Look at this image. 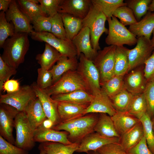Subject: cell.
Wrapping results in <instances>:
<instances>
[{"label":"cell","mask_w":154,"mask_h":154,"mask_svg":"<svg viewBox=\"0 0 154 154\" xmlns=\"http://www.w3.org/2000/svg\"><path fill=\"white\" fill-rule=\"evenodd\" d=\"M28 34L25 33H15L5 40L2 46L3 51L0 56L5 62L16 69L24 61L29 49Z\"/></svg>","instance_id":"cell-1"},{"label":"cell","mask_w":154,"mask_h":154,"mask_svg":"<svg viewBox=\"0 0 154 154\" xmlns=\"http://www.w3.org/2000/svg\"><path fill=\"white\" fill-rule=\"evenodd\" d=\"M98 114H88L70 121L61 123L52 129L68 132V138L70 141L80 143L84 137L94 132V126L99 117Z\"/></svg>","instance_id":"cell-2"},{"label":"cell","mask_w":154,"mask_h":154,"mask_svg":"<svg viewBox=\"0 0 154 154\" xmlns=\"http://www.w3.org/2000/svg\"><path fill=\"white\" fill-rule=\"evenodd\" d=\"M92 2L89 11L82 19V26L89 28L92 47L98 51L101 50L99 43L101 36L104 33L106 34L108 33V29L105 25L107 18L99 6Z\"/></svg>","instance_id":"cell-3"},{"label":"cell","mask_w":154,"mask_h":154,"mask_svg":"<svg viewBox=\"0 0 154 154\" xmlns=\"http://www.w3.org/2000/svg\"><path fill=\"white\" fill-rule=\"evenodd\" d=\"M51 96L84 90L91 94L88 87L76 70L69 71L47 88L43 90Z\"/></svg>","instance_id":"cell-4"},{"label":"cell","mask_w":154,"mask_h":154,"mask_svg":"<svg viewBox=\"0 0 154 154\" xmlns=\"http://www.w3.org/2000/svg\"><path fill=\"white\" fill-rule=\"evenodd\" d=\"M108 24V35L105 39L109 46H121L126 44L131 46L137 44V38L113 16L107 18Z\"/></svg>","instance_id":"cell-5"},{"label":"cell","mask_w":154,"mask_h":154,"mask_svg":"<svg viewBox=\"0 0 154 154\" xmlns=\"http://www.w3.org/2000/svg\"><path fill=\"white\" fill-rule=\"evenodd\" d=\"M14 128L16 131L14 145L28 151L31 150L35 145L34 139L35 131L23 111L19 112L17 115L15 119Z\"/></svg>","instance_id":"cell-6"},{"label":"cell","mask_w":154,"mask_h":154,"mask_svg":"<svg viewBox=\"0 0 154 154\" xmlns=\"http://www.w3.org/2000/svg\"><path fill=\"white\" fill-rule=\"evenodd\" d=\"M116 48V46L114 45L104 47L98 51L93 61L99 73L100 85L114 75Z\"/></svg>","instance_id":"cell-7"},{"label":"cell","mask_w":154,"mask_h":154,"mask_svg":"<svg viewBox=\"0 0 154 154\" xmlns=\"http://www.w3.org/2000/svg\"><path fill=\"white\" fill-rule=\"evenodd\" d=\"M77 71L81 76L94 96L102 90L99 72L93 61L87 58L83 54L79 58Z\"/></svg>","instance_id":"cell-8"},{"label":"cell","mask_w":154,"mask_h":154,"mask_svg":"<svg viewBox=\"0 0 154 154\" xmlns=\"http://www.w3.org/2000/svg\"><path fill=\"white\" fill-rule=\"evenodd\" d=\"M30 34L33 40L47 43L62 56L68 58L77 56L76 48L72 41L59 38L48 32H36L33 31Z\"/></svg>","instance_id":"cell-9"},{"label":"cell","mask_w":154,"mask_h":154,"mask_svg":"<svg viewBox=\"0 0 154 154\" xmlns=\"http://www.w3.org/2000/svg\"><path fill=\"white\" fill-rule=\"evenodd\" d=\"M37 97L31 85H24L16 92L1 94L0 104L9 105L19 112H23L29 102Z\"/></svg>","instance_id":"cell-10"},{"label":"cell","mask_w":154,"mask_h":154,"mask_svg":"<svg viewBox=\"0 0 154 154\" xmlns=\"http://www.w3.org/2000/svg\"><path fill=\"white\" fill-rule=\"evenodd\" d=\"M144 37L137 38L136 46L128 50L129 72L140 66L144 65L145 62L154 50L150 41Z\"/></svg>","instance_id":"cell-11"},{"label":"cell","mask_w":154,"mask_h":154,"mask_svg":"<svg viewBox=\"0 0 154 154\" xmlns=\"http://www.w3.org/2000/svg\"><path fill=\"white\" fill-rule=\"evenodd\" d=\"M19 112L9 105L0 104V135L13 145L15 141L13 134L15 119Z\"/></svg>","instance_id":"cell-12"},{"label":"cell","mask_w":154,"mask_h":154,"mask_svg":"<svg viewBox=\"0 0 154 154\" xmlns=\"http://www.w3.org/2000/svg\"><path fill=\"white\" fill-rule=\"evenodd\" d=\"M5 14L7 21L11 22L14 25L15 33L22 32L30 34L34 31L30 20L21 11L17 1L12 0Z\"/></svg>","instance_id":"cell-13"},{"label":"cell","mask_w":154,"mask_h":154,"mask_svg":"<svg viewBox=\"0 0 154 154\" xmlns=\"http://www.w3.org/2000/svg\"><path fill=\"white\" fill-rule=\"evenodd\" d=\"M144 65L131 70L124 76L126 90L134 95L143 93L147 82L144 76Z\"/></svg>","instance_id":"cell-14"},{"label":"cell","mask_w":154,"mask_h":154,"mask_svg":"<svg viewBox=\"0 0 154 154\" xmlns=\"http://www.w3.org/2000/svg\"><path fill=\"white\" fill-rule=\"evenodd\" d=\"M72 41L76 48L78 58L82 53L88 59L93 61L98 51L94 50L92 47L90 30L88 27H83Z\"/></svg>","instance_id":"cell-15"},{"label":"cell","mask_w":154,"mask_h":154,"mask_svg":"<svg viewBox=\"0 0 154 154\" xmlns=\"http://www.w3.org/2000/svg\"><path fill=\"white\" fill-rule=\"evenodd\" d=\"M31 86L41 102L46 117L52 121L54 126L61 123L58 113V102L53 100L43 90L39 88L36 82H33Z\"/></svg>","instance_id":"cell-16"},{"label":"cell","mask_w":154,"mask_h":154,"mask_svg":"<svg viewBox=\"0 0 154 154\" xmlns=\"http://www.w3.org/2000/svg\"><path fill=\"white\" fill-rule=\"evenodd\" d=\"M92 4V0H62L58 13L68 14L83 19L89 11Z\"/></svg>","instance_id":"cell-17"},{"label":"cell","mask_w":154,"mask_h":154,"mask_svg":"<svg viewBox=\"0 0 154 154\" xmlns=\"http://www.w3.org/2000/svg\"><path fill=\"white\" fill-rule=\"evenodd\" d=\"M119 138H108L96 132H92L84 137L80 142L76 152H85L90 151H96L103 146L113 143H119Z\"/></svg>","instance_id":"cell-18"},{"label":"cell","mask_w":154,"mask_h":154,"mask_svg":"<svg viewBox=\"0 0 154 154\" xmlns=\"http://www.w3.org/2000/svg\"><path fill=\"white\" fill-rule=\"evenodd\" d=\"M116 112L110 98L102 90L100 92L94 96L92 101L86 110L85 114L104 113L111 117Z\"/></svg>","instance_id":"cell-19"},{"label":"cell","mask_w":154,"mask_h":154,"mask_svg":"<svg viewBox=\"0 0 154 154\" xmlns=\"http://www.w3.org/2000/svg\"><path fill=\"white\" fill-rule=\"evenodd\" d=\"M57 102L58 113L61 123L69 122L85 115L86 110L89 106Z\"/></svg>","instance_id":"cell-20"},{"label":"cell","mask_w":154,"mask_h":154,"mask_svg":"<svg viewBox=\"0 0 154 154\" xmlns=\"http://www.w3.org/2000/svg\"><path fill=\"white\" fill-rule=\"evenodd\" d=\"M23 112L31 126L34 131L47 118L41 102L37 97L29 102Z\"/></svg>","instance_id":"cell-21"},{"label":"cell","mask_w":154,"mask_h":154,"mask_svg":"<svg viewBox=\"0 0 154 154\" xmlns=\"http://www.w3.org/2000/svg\"><path fill=\"white\" fill-rule=\"evenodd\" d=\"M68 134L65 131H60L52 129L38 128L34 131V139L35 142L40 143L53 142L68 145L72 143L68 139Z\"/></svg>","instance_id":"cell-22"},{"label":"cell","mask_w":154,"mask_h":154,"mask_svg":"<svg viewBox=\"0 0 154 154\" xmlns=\"http://www.w3.org/2000/svg\"><path fill=\"white\" fill-rule=\"evenodd\" d=\"M128 29L137 37H144L150 39L154 29V11H148L142 19L129 26Z\"/></svg>","instance_id":"cell-23"},{"label":"cell","mask_w":154,"mask_h":154,"mask_svg":"<svg viewBox=\"0 0 154 154\" xmlns=\"http://www.w3.org/2000/svg\"><path fill=\"white\" fill-rule=\"evenodd\" d=\"M78 62L77 56L68 58L62 56L56 64L50 70L52 76V84L66 72L76 70Z\"/></svg>","instance_id":"cell-24"},{"label":"cell","mask_w":154,"mask_h":154,"mask_svg":"<svg viewBox=\"0 0 154 154\" xmlns=\"http://www.w3.org/2000/svg\"><path fill=\"white\" fill-rule=\"evenodd\" d=\"M51 98L57 101H62L80 105H89L94 96L82 90H77L66 94L52 95Z\"/></svg>","instance_id":"cell-25"},{"label":"cell","mask_w":154,"mask_h":154,"mask_svg":"<svg viewBox=\"0 0 154 154\" xmlns=\"http://www.w3.org/2000/svg\"><path fill=\"white\" fill-rule=\"evenodd\" d=\"M111 117L115 128L120 136L140 122L139 119L127 112H116Z\"/></svg>","instance_id":"cell-26"},{"label":"cell","mask_w":154,"mask_h":154,"mask_svg":"<svg viewBox=\"0 0 154 154\" xmlns=\"http://www.w3.org/2000/svg\"><path fill=\"white\" fill-rule=\"evenodd\" d=\"M144 136L142 125L141 123L122 134L119 138V143L127 151L137 145Z\"/></svg>","instance_id":"cell-27"},{"label":"cell","mask_w":154,"mask_h":154,"mask_svg":"<svg viewBox=\"0 0 154 154\" xmlns=\"http://www.w3.org/2000/svg\"><path fill=\"white\" fill-rule=\"evenodd\" d=\"M94 132L108 138L120 137L111 117L104 113L100 114L99 119L94 128Z\"/></svg>","instance_id":"cell-28"},{"label":"cell","mask_w":154,"mask_h":154,"mask_svg":"<svg viewBox=\"0 0 154 154\" xmlns=\"http://www.w3.org/2000/svg\"><path fill=\"white\" fill-rule=\"evenodd\" d=\"M61 54L49 44L45 43L43 52L38 54L35 59L42 69L49 70L61 56Z\"/></svg>","instance_id":"cell-29"},{"label":"cell","mask_w":154,"mask_h":154,"mask_svg":"<svg viewBox=\"0 0 154 154\" xmlns=\"http://www.w3.org/2000/svg\"><path fill=\"white\" fill-rule=\"evenodd\" d=\"M79 144L72 143L66 145L58 142H46L40 143L38 148L47 154H73L78 149Z\"/></svg>","instance_id":"cell-30"},{"label":"cell","mask_w":154,"mask_h":154,"mask_svg":"<svg viewBox=\"0 0 154 154\" xmlns=\"http://www.w3.org/2000/svg\"><path fill=\"white\" fill-rule=\"evenodd\" d=\"M17 2L21 11L31 22L39 17H47L39 4L38 0H18Z\"/></svg>","instance_id":"cell-31"},{"label":"cell","mask_w":154,"mask_h":154,"mask_svg":"<svg viewBox=\"0 0 154 154\" xmlns=\"http://www.w3.org/2000/svg\"><path fill=\"white\" fill-rule=\"evenodd\" d=\"M128 49L123 46H116L114 68V75L124 76L129 72Z\"/></svg>","instance_id":"cell-32"},{"label":"cell","mask_w":154,"mask_h":154,"mask_svg":"<svg viewBox=\"0 0 154 154\" xmlns=\"http://www.w3.org/2000/svg\"><path fill=\"white\" fill-rule=\"evenodd\" d=\"M61 15L67 39L72 41L82 28V19L67 13Z\"/></svg>","instance_id":"cell-33"},{"label":"cell","mask_w":154,"mask_h":154,"mask_svg":"<svg viewBox=\"0 0 154 154\" xmlns=\"http://www.w3.org/2000/svg\"><path fill=\"white\" fill-rule=\"evenodd\" d=\"M100 85L102 90L110 98L126 90L124 76L114 75Z\"/></svg>","instance_id":"cell-34"},{"label":"cell","mask_w":154,"mask_h":154,"mask_svg":"<svg viewBox=\"0 0 154 154\" xmlns=\"http://www.w3.org/2000/svg\"><path fill=\"white\" fill-rule=\"evenodd\" d=\"M147 112V106L143 93L133 95L128 112L139 119Z\"/></svg>","instance_id":"cell-35"},{"label":"cell","mask_w":154,"mask_h":154,"mask_svg":"<svg viewBox=\"0 0 154 154\" xmlns=\"http://www.w3.org/2000/svg\"><path fill=\"white\" fill-rule=\"evenodd\" d=\"M133 95L125 90L110 98L116 112L128 111Z\"/></svg>","instance_id":"cell-36"},{"label":"cell","mask_w":154,"mask_h":154,"mask_svg":"<svg viewBox=\"0 0 154 154\" xmlns=\"http://www.w3.org/2000/svg\"><path fill=\"white\" fill-rule=\"evenodd\" d=\"M151 1V0H127L125 2L132 11L137 22L147 13Z\"/></svg>","instance_id":"cell-37"},{"label":"cell","mask_w":154,"mask_h":154,"mask_svg":"<svg viewBox=\"0 0 154 154\" xmlns=\"http://www.w3.org/2000/svg\"><path fill=\"white\" fill-rule=\"evenodd\" d=\"M148 148L154 154V131L151 119L147 112L140 119Z\"/></svg>","instance_id":"cell-38"},{"label":"cell","mask_w":154,"mask_h":154,"mask_svg":"<svg viewBox=\"0 0 154 154\" xmlns=\"http://www.w3.org/2000/svg\"><path fill=\"white\" fill-rule=\"evenodd\" d=\"M98 5L107 18L112 17L115 11L118 7L127 5L123 0H92Z\"/></svg>","instance_id":"cell-39"},{"label":"cell","mask_w":154,"mask_h":154,"mask_svg":"<svg viewBox=\"0 0 154 154\" xmlns=\"http://www.w3.org/2000/svg\"><path fill=\"white\" fill-rule=\"evenodd\" d=\"M15 33L14 25L11 22H8L5 17V13L0 12V47L2 48L5 40Z\"/></svg>","instance_id":"cell-40"},{"label":"cell","mask_w":154,"mask_h":154,"mask_svg":"<svg viewBox=\"0 0 154 154\" xmlns=\"http://www.w3.org/2000/svg\"><path fill=\"white\" fill-rule=\"evenodd\" d=\"M113 16L118 18L124 26H130L137 21L131 9L127 5L120 7L114 12Z\"/></svg>","instance_id":"cell-41"},{"label":"cell","mask_w":154,"mask_h":154,"mask_svg":"<svg viewBox=\"0 0 154 154\" xmlns=\"http://www.w3.org/2000/svg\"><path fill=\"white\" fill-rule=\"evenodd\" d=\"M51 22L50 33L59 38L68 40L61 14L58 13L51 17Z\"/></svg>","instance_id":"cell-42"},{"label":"cell","mask_w":154,"mask_h":154,"mask_svg":"<svg viewBox=\"0 0 154 154\" xmlns=\"http://www.w3.org/2000/svg\"><path fill=\"white\" fill-rule=\"evenodd\" d=\"M38 1L46 16L52 17L58 13L62 0H38Z\"/></svg>","instance_id":"cell-43"},{"label":"cell","mask_w":154,"mask_h":154,"mask_svg":"<svg viewBox=\"0 0 154 154\" xmlns=\"http://www.w3.org/2000/svg\"><path fill=\"white\" fill-rule=\"evenodd\" d=\"M32 27L36 32L51 33L52 27L51 17L41 16L33 21Z\"/></svg>","instance_id":"cell-44"},{"label":"cell","mask_w":154,"mask_h":154,"mask_svg":"<svg viewBox=\"0 0 154 154\" xmlns=\"http://www.w3.org/2000/svg\"><path fill=\"white\" fill-rule=\"evenodd\" d=\"M143 94L147 106V112L152 118L154 116V81L147 83Z\"/></svg>","instance_id":"cell-45"},{"label":"cell","mask_w":154,"mask_h":154,"mask_svg":"<svg viewBox=\"0 0 154 154\" xmlns=\"http://www.w3.org/2000/svg\"><path fill=\"white\" fill-rule=\"evenodd\" d=\"M38 76L36 84L40 89L44 90L52 84V76L49 70H44L41 68L37 69Z\"/></svg>","instance_id":"cell-46"},{"label":"cell","mask_w":154,"mask_h":154,"mask_svg":"<svg viewBox=\"0 0 154 154\" xmlns=\"http://www.w3.org/2000/svg\"><path fill=\"white\" fill-rule=\"evenodd\" d=\"M0 154H29V151L21 149L0 135Z\"/></svg>","instance_id":"cell-47"},{"label":"cell","mask_w":154,"mask_h":154,"mask_svg":"<svg viewBox=\"0 0 154 154\" xmlns=\"http://www.w3.org/2000/svg\"><path fill=\"white\" fill-rule=\"evenodd\" d=\"M17 72L16 69L5 62L0 56V92L2 91L4 83Z\"/></svg>","instance_id":"cell-48"},{"label":"cell","mask_w":154,"mask_h":154,"mask_svg":"<svg viewBox=\"0 0 154 154\" xmlns=\"http://www.w3.org/2000/svg\"><path fill=\"white\" fill-rule=\"evenodd\" d=\"M97 151L100 154H129L119 143L105 145Z\"/></svg>","instance_id":"cell-49"},{"label":"cell","mask_w":154,"mask_h":154,"mask_svg":"<svg viewBox=\"0 0 154 154\" xmlns=\"http://www.w3.org/2000/svg\"><path fill=\"white\" fill-rule=\"evenodd\" d=\"M144 72L147 83L154 81V50L145 63Z\"/></svg>","instance_id":"cell-50"},{"label":"cell","mask_w":154,"mask_h":154,"mask_svg":"<svg viewBox=\"0 0 154 154\" xmlns=\"http://www.w3.org/2000/svg\"><path fill=\"white\" fill-rule=\"evenodd\" d=\"M127 152L129 154H153L148 148L144 136L137 145Z\"/></svg>","instance_id":"cell-51"},{"label":"cell","mask_w":154,"mask_h":154,"mask_svg":"<svg viewBox=\"0 0 154 154\" xmlns=\"http://www.w3.org/2000/svg\"><path fill=\"white\" fill-rule=\"evenodd\" d=\"M21 86L17 80H9L5 82L3 85L2 91H6L7 93H11L18 91Z\"/></svg>","instance_id":"cell-52"},{"label":"cell","mask_w":154,"mask_h":154,"mask_svg":"<svg viewBox=\"0 0 154 154\" xmlns=\"http://www.w3.org/2000/svg\"><path fill=\"white\" fill-rule=\"evenodd\" d=\"M54 126V125L52 121L48 118H46L43 121L38 128L52 129Z\"/></svg>","instance_id":"cell-53"},{"label":"cell","mask_w":154,"mask_h":154,"mask_svg":"<svg viewBox=\"0 0 154 154\" xmlns=\"http://www.w3.org/2000/svg\"><path fill=\"white\" fill-rule=\"evenodd\" d=\"M12 0H0V10L5 13L8 10Z\"/></svg>","instance_id":"cell-54"},{"label":"cell","mask_w":154,"mask_h":154,"mask_svg":"<svg viewBox=\"0 0 154 154\" xmlns=\"http://www.w3.org/2000/svg\"><path fill=\"white\" fill-rule=\"evenodd\" d=\"M148 11L150 12L154 11V0H152V1L149 6Z\"/></svg>","instance_id":"cell-55"},{"label":"cell","mask_w":154,"mask_h":154,"mask_svg":"<svg viewBox=\"0 0 154 154\" xmlns=\"http://www.w3.org/2000/svg\"><path fill=\"white\" fill-rule=\"evenodd\" d=\"M152 33L153 34V37L150 40V41L152 46L154 48V29Z\"/></svg>","instance_id":"cell-56"},{"label":"cell","mask_w":154,"mask_h":154,"mask_svg":"<svg viewBox=\"0 0 154 154\" xmlns=\"http://www.w3.org/2000/svg\"><path fill=\"white\" fill-rule=\"evenodd\" d=\"M87 153L88 154H100L97 151H88Z\"/></svg>","instance_id":"cell-57"},{"label":"cell","mask_w":154,"mask_h":154,"mask_svg":"<svg viewBox=\"0 0 154 154\" xmlns=\"http://www.w3.org/2000/svg\"><path fill=\"white\" fill-rule=\"evenodd\" d=\"M40 153L39 154H47L44 151L42 150H39Z\"/></svg>","instance_id":"cell-58"},{"label":"cell","mask_w":154,"mask_h":154,"mask_svg":"<svg viewBox=\"0 0 154 154\" xmlns=\"http://www.w3.org/2000/svg\"><path fill=\"white\" fill-rule=\"evenodd\" d=\"M152 118L151 120L153 123V126H154V116Z\"/></svg>","instance_id":"cell-59"},{"label":"cell","mask_w":154,"mask_h":154,"mask_svg":"<svg viewBox=\"0 0 154 154\" xmlns=\"http://www.w3.org/2000/svg\"><path fill=\"white\" fill-rule=\"evenodd\" d=\"M153 131H154V126H153Z\"/></svg>","instance_id":"cell-60"}]
</instances>
